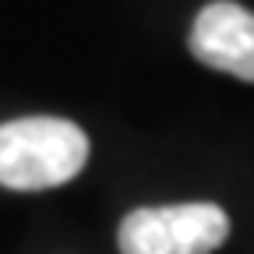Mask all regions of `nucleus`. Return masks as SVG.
<instances>
[{
  "mask_svg": "<svg viewBox=\"0 0 254 254\" xmlns=\"http://www.w3.org/2000/svg\"><path fill=\"white\" fill-rule=\"evenodd\" d=\"M88 163V138L64 117H21L0 124V187L46 190L74 180Z\"/></svg>",
  "mask_w": 254,
  "mask_h": 254,
  "instance_id": "obj_1",
  "label": "nucleus"
},
{
  "mask_svg": "<svg viewBox=\"0 0 254 254\" xmlns=\"http://www.w3.org/2000/svg\"><path fill=\"white\" fill-rule=\"evenodd\" d=\"M230 237V215L212 201L134 208L120 222V254H212Z\"/></svg>",
  "mask_w": 254,
  "mask_h": 254,
  "instance_id": "obj_2",
  "label": "nucleus"
},
{
  "mask_svg": "<svg viewBox=\"0 0 254 254\" xmlns=\"http://www.w3.org/2000/svg\"><path fill=\"white\" fill-rule=\"evenodd\" d=\"M190 53L222 74L254 81V11L233 0L201 7L190 28Z\"/></svg>",
  "mask_w": 254,
  "mask_h": 254,
  "instance_id": "obj_3",
  "label": "nucleus"
}]
</instances>
